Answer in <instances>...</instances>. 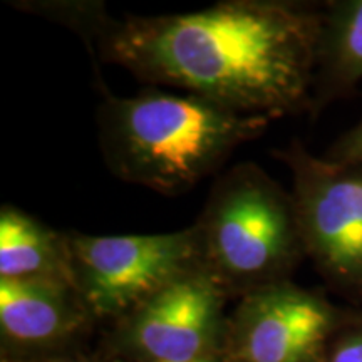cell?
Returning <instances> with one entry per match:
<instances>
[{"instance_id": "cell-1", "label": "cell", "mask_w": 362, "mask_h": 362, "mask_svg": "<svg viewBox=\"0 0 362 362\" xmlns=\"http://www.w3.org/2000/svg\"><path fill=\"white\" fill-rule=\"evenodd\" d=\"M322 6L293 0H223L170 16L106 12L90 57L270 119L310 111Z\"/></svg>"}, {"instance_id": "cell-2", "label": "cell", "mask_w": 362, "mask_h": 362, "mask_svg": "<svg viewBox=\"0 0 362 362\" xmlns=\"http://www.w3.org/2000/svg\"><path fill=\"white\" fill-rule=\"evenodd\" d=\"M270 121L189 93L148 89L119 98L104 90L99 148L116 178L175 197L218 171L240 144L264 134Z\"/></svg>"}, {"instance_id": "cell-3", "label": "cell", "mask_w": 362, "mask_h": 362, "mask_svg": "<svg viewBox=\"0 0 362 362\" xmlns=\"http://www.w3.org/2000/svg\"><path fill=\"white\" fill-rule=\"evenodd\" d=\"M192 225L198 265L228 298L292 280L307 259L292 192L257 163L216 176Z\"/></svg>"}, {"instance_id": "cell-4", "label": "cell", "mask_w": 362, "mask_h": 362, "mask_svg": "<svg viewBox=\"0 0 362 362\" xmlns=\"http://www.w3.org/2000/svg\"><path fill=\"white\" fill-rule=\"evenodd\" d=\"M274 156L292 173L307 259L330 291L362 304V165L315 156L298 139Z\"/></svg>"}, {"instance_id": "cell-5", "label": "cell", "mask_w": 362, "mask_h": 362, "mask_svg": "<svg viewBox=\"0 0 362 362\" xmlns=\"http://www.w3.org/2000/svg\"><path fill=\"white\" fill-rule=\"evenodd\" d=\"M72 272L94 320H119L180 275L198 269L193 225L151 235L69 232Z\"/></svg>"}, {"instance_id": "cell-6", "label": "cell", "mask_w": 362, "mask_h": 362, "mask_svg": "<svg viewBox=\"0 0 362 362\" xmlns=\"http://www.w3.org/2000/svg\"><path fill=\"white\" fill-rule=\"evenodd\" d=\"M228 296L200 267L180 275L112 322L104 352L115 362H194L220 357Z\"/></svg>"}, {"instance_id": "cell-7", "label": "cell", "mask_w": 362, "mask_h": 362, "mask_svg": "<svg viewBox=\"0 0 362 362\" xmlns=\"http://www.w3.org/2000/svg\"><path fill=\"white\" fill-rule=\"evenodd\" d=\"M347 314L292 280L250 292L226 317L221 362H324Z\"/></svg>"}, {"instance_id": "cell-8", "label": "cell", "mask_w": 362, "mask_h": 362, "mask_svg": "<svg viewBox=\"0 0 362 362\" xmlns=\"http://www.w3.org/2000/svg\"><path fill=\"white\" fill-rule=\"evenodd\" d=\"M94 322L72 285L0 279L2 359L27 361L76 349Z\"/></svg>"}, {"instance_id": "cell-9", "label": "cell", "mask_w": 362, "mask_h": 362, "mask_svg": "<svg viewBox=\"0 0 362 362\" xmlns=\"http://www.w3.org/2000/svg\"><path fill=\"white\" fill-rule=\"evenodd\" d=\"M362 81V0L322 4L309 115L351 98Z\"/></svg>"}, {"instance_id": "cell-10", "label": "cell", "mask_w": 362, "mask_h": 362, "mask_svg": "<svg viewBox=\"0 0 362 362\" xmlns=\"http://www.w3.org/2000/svg\"><path fill=\"white\" fill-rule=\"evenodd\" d=\"M0 279L47 280L76 287L67 233L12 205L0 210Z\"/></svg>"}, {"instance_id": "cell-11", "label": "cell", "mask_w": 362, "mask_h": 362, "mask_svg": "<svg viewBox=\"0 0 362 362\" xmlns=\"http://www.w3.org/2000/svg\"><path fill=\"white\" fill-rule=\"evenodd\" d=\"M324 362H362V309H349L330 339Z\"/></svg>"}, {"instance_id": "cell-12", "label": "cell", "mask_w": 362, "mask_h": 362, "mask_svg": "<svg viewBox=\"0 0 362 362\" xmlns=\"http://www.w3.org/2000/svg\"><path fill=\"white\" fill-rule=\"evenodd\" d=\"M324 158L341 165H362V117L325 151Z\"/></svg>"}, {"instance_id": "cell-13", "label": "cell", "mask_w": 362, "mask_h": 362, "mask_svg": "<svg viewBox=\"0 0 362 362\" xmlns=\"http://www.w3.org/2000/svg\"><path fill=\"white\" fill-rule=\"evenodd\" d=\"M2 362H99V361L94 359V357L83 354V352L78 349H69V351H61V352H54V354L35 357V359H27V361L2 359Z\"/></svg>"}, {"instance_id": "cell-14", "label": "cell", "mask_w": 362, "mask_h": 362, "mask_svg": "<svg viewBox=\"0 0 362 362\" xmlns=\"http://www.w3.org/2000/svg\"><path fill=\"white\" fill-rule=\"evenodd\" d=\"M194 362H221V357H210V359H203V361H194Z\"/></svg>"}]
</instances>
